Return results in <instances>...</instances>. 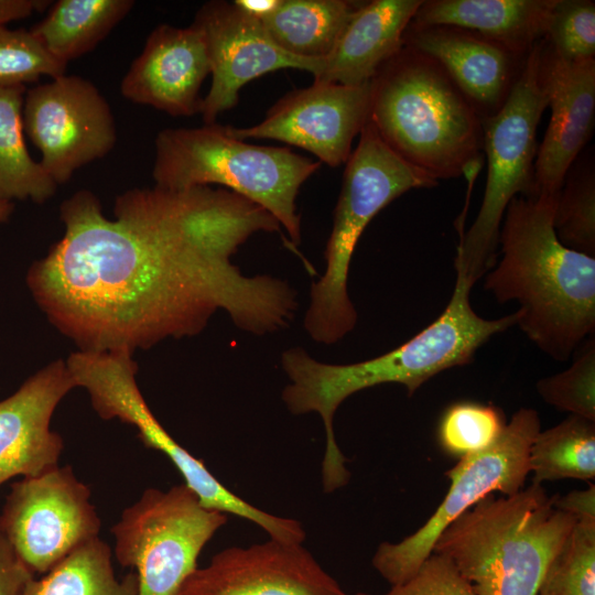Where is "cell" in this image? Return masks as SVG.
Here are the masks:
<instances>
[{
    "label": "cell",
    "mask_w": 595,
    "mask_h": 595,
    "mask_svg": "<svg viewBox=\"0 0 595 595\" xmlns=\"http://www.w3.org/2000/svg\"><path fill=\"white\" fill-rule=\"evenodd\" d=\"M113 219L79 190L60 207L64 235L26 274L48 321L83 351L149 349L199 334L218 311L262 336L286 328L296 291L232 262L258 232H278L266 209L224 187L131 188Z\"/></svg>",
    "instance_id": "6da1fadb"
},
{
    "label": "cell",
    "mask_w": 595,
    "mask_h": 595,
    "mask_svg": "<svg viewBox=\"0 0 595 595\" xmlns=\"http://www.w3.org/2000/svg\"><path fill=\"white\" fill-rule=\"evenodd\" d=\"M472 288L456 275L451 299L437 318L380 356L353 364H328L313 358L302 347L281 354V366L290 380L281 394L285 407L295 415L315 412L323 421L324 493H333L350 479L333 425L336 410L348 397L383 383L402 385L411 397L437 374L469 364L480 346L516 325V313L495 320L479 316L470 304Z\"/></svg>",
    "instance_id": "7a4b0ae2"
},
{
    "label": "cell",
    "mask_w": 595,
    "mask_h": 595,
    "mask_svg": "<svg viewBox=\"0 0 595 595\" xmlns=\"http://www.w3.org/2000/svg\"><path fill=\"white\" fill-rule=\"evenodd\" d=\"M558 196H515L499 229L500 258L484 289L513 301L516 325L554 360H567L595 331V257L564 246L554 226Z\"/></svg>",
    "instance_id": "3957f363"
},
{
    "label": "cell",
    "mask_w": 595,
    "mask_h": 595,
    "mask_svg": "<svg viewBox=\"0 0 595 595\" xmlns=\"http://www.w3.org/2000/svg\"><path fill=\"white\" fill-rule=\"evenodd\" d=\"M370 121L403 161L435 181L466 176L484 162L483 119L442 66L403 45L371 80Z\"/></svg>",
    "instance_id": "277c9868"
},
{
    "label": "cell",
    "mask_w": 595,
    "mask_h": 595,
    "mask_svg": "<svg viewBox=\"0 0 595 595\" xmlns=\"http://www.w3.org/2000/svg\"><path fill=\"white\" fill-rule=\"evenodd\" d=\"M540 484L480 499L437 538L477 595H537L542 576L576 519L555 508Z\"/></svg>",
    "instance_id": "5b68a950"
},
{
    "label": "cell",
    "mask_w": 595,
    "mask_h": 595,
    "mask_svg": "<svg viewBox=\"0 0 595 595\" xmlns=\"http://www.w3.org/2000/svg\"><path fill=\"white\" fill-rule=\"evenodd\" d=\"M320 161L286 147H266L232 137L217 122L166 128L154 141V185L169 190L218 184L271 214L288 232L290 247L301 241L296 197Z\"/></svg>",
    "instance_id": "8992f818"
},
{
    "label": "cell",
    "mask_w": 595,
    "mask_h": 595,
    "mask_svg": "<svg viewBox=\"0 0 595 595\" xmlns=\"http://www.w3.org/2000/svg\"><path fill=\"white\" fill-rule=\"evenodd\" d=\"M343 175L333 227L324 258L325 270L312 283L303 325L318 344L332 345L351 332L357 312L348 294V273L355 248L371 219L392 201L437 181L398 156L369 121L359 134Z\"/></svg>",
    "instance_id": "52a82bcc"
},
{
    "label": "cell",
    "mask_w": 595,
    "mask_h": 595,
    "mask_svg": "<svg viewBox=\"0 0 595 595\" xmlns=\"http://www.w3.org/2000/svg\"><path fill=\"white\" fill-rule=\"evenodd\" d=\"M541 41L528 55L504 107L483 119V151L487 159L485 192L475 220L461 234L454 260L456 275L472 285L497 260L499 229L510 201L534 193L537 129L548 108L539 79Z\"/></svg>",
    "instance_id": "ba28073f"
},
{
    "label": "cell",
    "mask_w": 595,
    "mask_h": 595,
    "mask_svg": "<svg viewBox=\"0 0 595 595\" xmlns=\"http://www.w3.org/2000/svg\"><path fill=\"white\" fill-rule=\"evenodd\" d=\"M227 515L204 506L185 484L145 489L111 528L118 563L138 575L139 595H180Z\"/></svg>",
    "instance_id": "9c48e42d"
},
{
    "label": "cell",
    "mask_w": 595,
    "mask_h": 595,
    "mask_svg": "<svg viewBox=\"0 0 595 595\" xmlns=\"http://www.w3.org/2000/svg\"><path fill=\"white\" fill-rule=\"evenodd\" d=\"M541 430L539 413L517 410L498 440L488 448L459 458L445 475L448 491L428 521L397 543L378 545L371 564L391 585L411 578L433 552L440 534L461 515L494 491L510 496L524 486L531 443Z\"/></svg>",
    "instance_id": "30bf717a"
},
{
    "label": "cell",
    "mask_w": 595,
    "mask_h": 595,
    "mask_svg": "<svg viewBox=\"0 0 595 595\" xmlns=\"http://www.w3.org/2000/svg\"><path fill=\"white\" fill-rule=\"evenodd\" d=\"M89 487L69 465L10 485L0 529L35 574H45L78 547L99 537L101 520Z\"/></svg>",
    "instance_id": "8fae6325"
},
{
    "label": "cell",
    "mask_w": 595,
    "mask_h": 595,
    "mask_svg": "<svg viewBox=\"0 0 595 595\" xmlns=\"http://www.w3.org/2000/svg\"><path fill=\"white\" fill-rule=\"evenodd\" d=\"M23 127L57 185L107 155L117 141L110 105L91 82L77 75L64 74L28 89Z\"/></svg>",
    "instance_id": "7c38bea8"
},
{
    "label": "cell",
    "mask_w": 595,
    "mask_h": 595,
    "mask_svg": "<svg viewBox=\"0 0 595 595\" xmlns=\"http://www.w3.org/2000/svg\"><path fill=\"white\" fill-rule=\"evenodd\" d=\"M371 82L347 86L313 82L280 98L264 119L251 127L228 126L240 140L272 139L302 148L321 163L347 162L351 143L370 119Z\"/></svg>",
    "instance_id": "4fadbf2b"
},
{
    "label": "cell",
    "mask_w": 595,
    "mask_h": 595,
    "mask_svg": "<svg viewBox=\"0 0 595 595\" xmlns=\"http://www.w3.org/2000/svg\"><path fill=\"white\" fill-rule=\"evenodd\" d=\"M192 24L204 36L212 74L210 88L199 108L204 123L216 122L220 113L234 108L240 89L260 76L295 68L315 77L322 69L324 58H305L285 52L260 20L234 2L204 3Z\"/></svg>",
    "instance_id": "5bb4252c"
},
{
    "label": "cell",
    "mask_w": 595,
    "mask_h": 595,
    "mask_svg": "<svg viewBox=\"0 0 595 595\" xmlns=\"http://www.w3.org/2000/svg\"><path fill=\"white\" fill-rule=\"evenodd\" d=\"M180 595H348L302 543L229 547L197 567Z\"/></svg>",
    "instance_id": "9a60e30c"
},
{
    "label": "cell",
    "mask_w": 595,
    "mask_h": 595,
    "mask_svg": "<svg viewBox=\"0 0 595 595\" xmlns=\"http://www.w3.org/2000/svg\"><path fill=\"white\" fill-rule=\"evenodd\" d=\"M539 79L551 117L537 150L533 195L558 196L569 169L592 138L595 58H563L542 40Z\"/></svg>",
    "instance_id": "2e32d148"
},
{
    "label": "cell",
    "mask_w": 595,
    "mask_h": 595,
    "mask_svg": "<svg viewBox=\"0 0 595 595\" xmlns=\"http://www.w3.org/2000/svg\"><path fill=\"white\" fill-rule=\"evenodd\" d=\"M75 382L66 363L54 360L0 401V487L58 465L62 436L51 430L53 413Z\"/></svg>",
    "instance_id": "e0dca14e"
},
{
    "label": "cell",
    "mask_w": 595,
    "mask_h": 595,
    "mask_svg": "<svg viewBox=\"0 0 595 595\" xmlns=\"http://www.w3.org/2000/svg\"><path fill=\"white\" fill-rule=\"evenodd\" d=\"M403 45L437 62L482 119L504 107L528 58L477 32L452 25L410 22Z\"/></svg>",
    "instance_id": "ac0fdd59"
},
{
    "label": "cell",
    "mask_w": 595,
    "mask_h": 595,
    "mask_svg": "<svg viewBox=\"0 0 595 595\" xmlns=\"http://www.w3.org/2000/svg\"><path fill=\"white\" fill-rule=\"evenodd\" d=\"M210 74L204 36L193 24L158 25L120 83L121 95L173 117L199 112V90Z\"/></svg>",
    "instance_id": "d6986e66"
},
{
    "label": "cell",
    "mask_w": 595,
    "mask_h": 595,
    "mask_svg": "<svg viewBox=\"0 0 595 595\" xmlns=\"http://www.w3.org/2000/svg\"><path fill=\"white\" fill-rule=\"evenodd\" d=\"M422 0L361 2L324 58L314 82L358 86L370 83L403 46L405 29Z\"/></svg>",
    "instance_id": "ffe728a7"
},
{
    "label": "cell",
    "mask_w": 595,
    "mask_h": 595,
    "mask_svg": "<svg viewBox=\"0 0 595 595\" xmlns=\"http://www.w3.org/2000/svg\"><path fill=\"white\" fill-rule=\"evenodd\" d=\"M556 0H428L411 22L467 29L527 56L544 39Z\"/></svg>",
    "instance_id": "44dd1931"
},
{
    "label": "cell",
    "mask_w": 595,
    "mask_h": 595,
    "mask_svg": "<svg viewBox=\"0 0 595 595\" xmlns=\"http://www.w3.org/2000/svg\"><path fill=\"white\" fill-rule=\"evenodd\" d=\"M134 6L133 0H58L31 31L68 64L93 51Z\"/></svg>",
    "instance_id": "7402d4cb"
},
{
    "label": "cell",
    "mask_w": 595,
    "mask_h": 595,
    "mask_svg": "<svg viewBox=\"0 0 595 595\" xmlns=\"http://www.w3.org/2000/svg\"><path fill=\"white\" fill-rule=\"evenodd\" d=\"M360 3L347 0H281L277 10L261 22L285 52L323 60L332 52Z\"/></svg>",
    "instance_id": "603a6c76"
},
{
    "label": "cell",
    "mask_w": 595,
    "mask_h": 595,
    "mask_svg": "<svg viewBox=\"0 0 595 595\" xmlns=\"http://www.w3.org/2000/svg\"><path fill=\"white\" fill-rule=\"evenodd\" d=\"M25 85L0 87V201L30 199L42 204L57 190L24 140Z\"/></svg>",
    "instance_id": "cb8c5ba5"
},
{
    "label": "cell",
    "mask_w": 595,
    "mask_h": 595,
    "mask_svg": "<svg viewBox=\"0 0 595 595\" xmlns=\"http://www.w3.org/2000/svg\"><path fill=\"white\" fill-rule=\"evenodd\" d=\"M112 551L99 537L84 543L41 578L33 577L22 595H139L134 571L115 574Z\"/></svg>",
    "instance_id": "d4e9b609"
},
{
    "label": "cell",
    "mask_w": 595,
    "mask_h": 595,
    "mask_svg": "<svg viewBox=\"0 0 595 595\" xmlns=\"http://www.w3.org/2000/svg\"><path fill=\"white\" fill-rule=\"evenodd\" d=\"M532 484L595 478V421L570 414L559 424L540 430L528 455Z\"/></svg>",
    "instance_id": "484cf974"
},
{
    "label": "cell",
    "mask_w": 595,
    "mask_h": 595,
    "mask_svg": "<svg viewBox=\"0 0 595 595\" xmlns=\"http://www.w3.org/2000/svg\"><path fill=\"white\" fill-rule=\"evenodd\" d=\"M553 226L566 247L595 257V170L594 156L576 159L558 194Z\"/></svg>",
    "instance_id": "4316f807"
},
{
    "label": "cell",
    "mask_w": 595,
    "mask_h": 595,
    "mask_svg": "<svg viewBox=\"0 0 595 595\" xmlns=\"http://www.w3.org/2000/svg\"><path fill=\"white\" fill-rule=\"evenodd\" d=\"M537 595H595V520H576L549 563Z\"/></svg>",
    "instance_id": "83f0119b"
},
{
    "label": "cell",
    "mask_w": 595,
    "mask_h": 595,
    "mask_svg": "<svg viewBox=\"0 0 595 595\" xmlns=\"http://www.w3.org/2000/svg\"><path fill=\"white\" fill-rule=\"evenodd\" d=\"M506 424L504 411L498 407L459 401L442 414L437 439L445 453L459 459L490 447Z\"/></svg>",
    "instance_id": "f1b7e54d"
},
{
    "label": "cell",
    "mask_w": 595,
    "mask_h": 595,
    "mask_svg": "<svg viewBox=\"0 0 595 595\" xmlns=\"http://www.w3.org/2000/svg\"><path fill=\"white\" fill-rule=\"evenodd\" d=\"M543 401L570 414L595 421V340L580 347L572 365L536 385Z\"/></svg>",
    "instance_id": "f546056e"
},
{
    "label": "cell",
    "mask_w": 595,
    "mask_h": 595,
    "mask_svg": "<svg viewBox=\"0 0 595 595\" xmlns=\"http://www.w3.org/2000/svg\"><path fill=\"white\" fill-rule=\"evenodd\" d=\"M66 69L67 63L50 54L31 30L0 26V87L56 78Z\"/></svg>",
    "instance_id": "4dcf8cb0"
},
{
    "label": "cell",
    "mask_w": 595,
    "mask_h": 595,
    "mask_svg": "<svg viewBox=\"0 0 595 595\" xmlns=\"http://www.w3.org/2000/svg\"><path fill=\"white\" fill-rule=\"evenodd\" d=\"M543 40L563 58H595V2L556 0Z\"/></svg>",
    "instance_id": "1f68e13d"
},
{
    "label": "cell",
    "mask_w": 595,
    "mask_h": 595,
    "mask_svg": "<svg viewBox=\"0 0 595 595\" xmlns=\"http://www.w3.org/2000/svg\"><path fill=\"white\" fill-rule=\"evenodd\" d=\"M385 595H477L453 562L432 552L407 582L391 586Z\"/></svg>",
    "instance_id": "d6a6232c"
},
{
    "label": "cell",
    "mask_w": 595,
    "mask_h": 595,
    "mask_svg": "<svg viewBox=\"0 0 595 595\" xmlns=\"http://www.w3.org/2000/svg\"><path fill=\"white\" fill-rule=\"evenodd\" d=\"M33 577L0 529V595H22Z\"/></svg>",
    "instance_id": "836d02e7"
},
{
    "label": "cell",
    "mask_w": 595,
    "mask_h": 595,
    "mask_svg": "<svg viewBox=\"0 0 595 595\" xmlns=\"http://www.w3.org/2000/svg\"><path fill=\"white\" fill-rule=\"evenodd\" d=\"M555 508L564 511L576 520H595V485L588 484L582 490H572L564 496H554Z\"/></svg>",
    "instance_id": "e575fe53"
},
{
    "label": "cell",
    "mask_w": 595,
    "mask_h": 595,
    "mask_svg": "<svg viewBox=\"0 0 595 595\" xmlns=\"http://www.w3.org/2000/svg\"><path fill=\"white\" fill-rule=\"evenodd\" d=\"M51 3L47 0H0V26L42 12Z\"/></svg>",
    "instance_id": "d590c367"
},
{
    "label": "cell",
    "mask_w": 595,
    "mask_h": 595,
    "mask_svg": "<svg viewBox=\"0 0 595 595\" xmlns=\"http://www.w3.org/2000/svg\"><path fill=\"white\" fill-rule=\"evenodd\" d=\"M281 0H236L234 3L247 14L262 21L272 14Z\"/></svg>",
    "instance_id": "8d00e7d4"
},
{
    "label": "cell",
    "mask_w": 595,
    "mask_h": 595,
    "mask_svg": "<svg viewBox=\"0 0 595 595\" xmlns=\"http://www.w3.org/2000/svg\"><path fill=\"white\" fill-rule=\"evenodd\" d=\"M13 203L0 201V224L6 223L13 212Z\"/></svg>",
    "instance_id": "74e56055"
},
{
    "label": "cell",
    "mask_w": 595,
    "mask_h": 595,
    "mask_svg": "<svg viewBox=\"0 0 595 595\" xmlns=\"http://www.w3.org/2000/svg\"><path fill=\"white\" fill-rule=\"evenodd\" d=\"M354 595H371V594L359 592V593H356Z\"/></svg>",
    "instance_id": "f35d334b"
}]
</instances>
